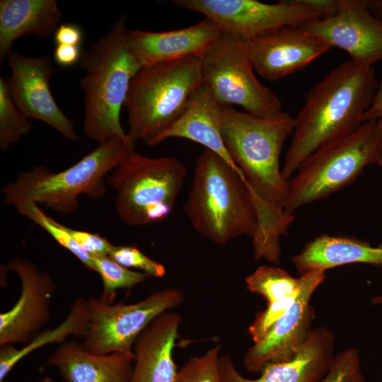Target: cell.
Instances as JSON below:
<instances>
[{
	"label": "cell",
	"mask_w": 382,
	"mask_h": 382,
	"mask_svg": "<svg viewBox=\"0 0 382 382\" xmlns=\"http://www.w3.org/2000/svg\"><path fill=\"white\" fill-rule=\"evenodd\" d=\"M8 63L11 74L6 83L23 115L47 124L69 141H77L74 122L59 108L50 90V81L55 71L50 57H30L12 52Z\"/></svg>",
	"instance_id": "4fadbf2b"
},
{
	"label": "cell",
	"mask_w": 382,
	"mask_h": 382,
	"mask_svg": "<svg viewBox=\"0 0 382 382\" xmlns=\"http://www.w3.org/2000/svg\"><path fill=\"white\" fill-rule=\"evenodd\" d=\"M181 317L165 312L156 317L136 340L129 382H174L177 366L173 348Z\"/></svg>",
	"instance_id": "d6986e66"
},
{
	"label": "cell",
	"mask_w": 382,
	"mask_h": 382,
	"mask_svg": "<svg viewBox=\"0 0 382 382\" xmlns=\"http://www.w3.org/2000/svg\"><path fill=\"white\" fill-rule=\"evenodd\" d=\"M371 164L382 166V130L366 121L355 132L313 152L288 180L286 214L351 184Z\"/></svg>",
	"instance_id": "52a82bcc"
},
{
	"label": "cell",
	"mask_w": 382,
	"mask_h": 382,
	"mask_svg": "<svg viewBox=\"0 0 382 382\" xmlns=\"http://www.w3.org/2000/svg\"><path fill=\"white\" fill-rule=\"evenodd\" d=\"M246 41L221 31L199 55L202 83L223 107L237 105L263 119L282 118L287 113L277 95L256 77Z\"/></svg>",
	"instance_id": "9c48e42d"
},
{
	"label": "cell",
	"mask_w": 382,
	"mask_h": 382,
	"mask_svg": "<svg viewBox=\"0 0 382 382\" xmlns=\"http://www.w3.org/2000/svg\"><path fill=\"white\" fill-rule=\"evenodd\" d=\"M245 282L248 291L262 296L267 303H271L299 291L303 276L296 278L282 268L261 265L247 276Z\"/></svg>",
	"instance_id": "d4e9b609"
},
{
	"label": "cell",
	"mask_w": 382,
	"mask_h": 382,
	"mask_svg": "<svg viewBox=\"0 0 382 382\" xmlns=\"http://www.w3.org/2000/svg\"><path fill=\"white\" fill-rule=\"evenodd\" d=\"M295 127V117L267 120L232 108L223 107L221 132L225 146L241 170L250 192L257 216L252 238L256 260H280L279 238L294 221L284 212L288 181L280 166V154Z\"/></svg>",
	"instance_id": "6da1fadb"
},
{
	"label": "cell",
	"mask_w": 382,
	"mask_h": 382,
	"mask_svg": "<svg viewBox=\"0 0 382 382\" xmlns=\"http://www.w3.org/2000/svg\"><path fill=\"white\" fill-rule=\"evenodd\" d=\"M301 27L331 48L345 51L355 63L373 66L382 61V21L371 13L367 0H337L332 16Z\"/></svg>",
	"instance_id": "7c38bea8"
},
{
	"label": "cell",
	"mask_w": 382,
	"mask_h": 382,
	"mask_svg": "<svg viewBox=\"0 0 382 382\" xmlns=\"http://www.w3.org/2000/svg\"><path fill=\"white\" fill-rule=\"evenodd\" d=\"M300 290L301 289L279 300L267 303L266 308L256 315L248 328L249 335L254 343L262 340L274 325L287 312L296 301Z\"/></svg>",
	"instance_id": "1f68e13d"
},
{
	"label": "cell",
	"mask_w": 382,
	"mask_h": 382,
	"mask_svg": "<svg viewBox=\"0 0 382 382\" xmlns=\"http://www.w3.org/2000/svg\"><path fill=\"white\" fill-rule=\"evenodd\" d=\"M221 348L217 345L202 355L189 359L178 370L174 382H224L220 369Z\"/></svg>",
	"instance_id": "f1b7e54d"
},
{
	"label": "cell",
	"mask_w": 382,
	"mask_h": 382,
	"mask_svg": "<svg viewBox=\"0 0 382 382\" xmlns=\"http://www.w3.org/2000/svg\"><path fill=\"white\" fill-rule=\"evenodd\" d=\"M62 15L55 0H1L0 64L21 37L44 38L54 35Z\"/></svg>",
	"instance_id": "7402d4cb"
},
{
	"label": "cell",
	"mask_w": 382,
	"mask_h": 382,
	"mask_svg": "<svg viewBox=\"0 0 382 382\" xmlns=\"http://www.w3.org/2000/svg\"><path fill=\"white\" fill-rule=\"evenodd\" d=\"M184 209L195 231L216 244L243 235L252 239L257 231L255 207L243 177L206 149L197 158Z\"/></svg>",
	"instance_id": "277c9868"
},
{
	"label": "cell",
	"mask_w": 382,
	"mask_h": 382,
	"mask_svg": "<svg viewBox=\"0 0 382 382\" xmlns=\"http://www.w3.org/2000/svg\"><path fill=\"white\" fill-rule=\"evenodd\" d=\"M134 352L96 354L73 340L60 345L46 364L54 367L65 382H129Z\"/></svg>",
	"instance_id": "ffe728a7"
},
{
	"label": "cell",
	"mask_w": 382,
	"mask_h": 382,
	"mask_svg": "<svg viewBox=\"0 0 382 382\" xmlns=\"http://www.w3.org/2000/svg\"><path fill=\"white\" fill-rule=\"evenodd\" d=\"M8 267L16 273L21 286L16 303L0 314V346L25 345L40 332L50 318L57 285L48 274L25 258H13Z\"/></svg>",
	"instance_id": "9a60e30c"
},
{
	"label": "cell",
	"mask_w": 382,
	"mask_h": 382,
	"mask_svg": "<svg viewBox=\"0 0 382 382\" xmlns=\"http://www.w3.org/2000/svg\"><path fill=\"white\" fill-rule=\"evenodd\" d=\"M108 256L122 267L141 270L148 277L161 278L166 273L163 265L146 255L135 245H113Z\"/></svg>",
	"instance_id": "4dcf8cb0"
},
{
	"label": "cell",
	"mask_w": 382,
	"mask_h": 382,
	"mask_svg": "<svg viewBox=\"0 0 382 382\" xmlns=\"http://www.w3.org/2000/svg\"><path fill=\"white\" fill-rule=\"evenodd\" d=\"M292 262L300 275L355 263L382 267V243L373 246L352 237L323 234L309 241Z\"/></svg>",
	"instance_id": "603a6c76"
},
{
	"label": "cell",
	"mask_w": 382,
	"mask_h": 382,
	"mask_svg": "<svg viewBox=\"0 0 382 382\" xmlns=\"http://www.w3.org/2000/svg\"><path fill=\"white\" fill-rule=\"evenodd\" d=\"M64 228L77 244L91 257L109 255L113 245L105 237L66 226Z\"/></svg>",
	"instance_id": "d6a6232c"
},
{
	"label": "cell",
	"mask_w": 382,
	"mask_h": 382,
	"mask_svg": "<svg viewBox=\"0 0 382 382\" xmlns=\"http://www.w3.org/2000/svg\"><path fill=\"white\" fill-rule=\"evenodd\" d=\"M18 212L47 232L60 245L71 253L88 270L94 271L92 257L83 250L61 224L47 216L33 202H25L15 206Z\"/></svg>",
	"instance_id": "83f0119b"
},
{
	"label": "cell",
	"mask_w": 382,
	"mask_h": 382,
	"mask_svg": "<svg viewBox=\"0 0 382 382\" xmlns=\"http://www.w3.org/2000/svg\"><path fill=\"white\" fill-rule=\"evenodd\" d=\"M377 122H378V124L380 128H381V130H382V119L378 120L377 121Z\"/></svg>",
	"instance_id": "ab89813d"
},
{
	"label": "cell",
	"mask_w": 382,
	"mask_h": 382,
	"mask_svg": "<svg viewBox=\"0 0 382 382\" xmlns=\"http://www.w3.org/2000/svg\"><path fill=\"white\" fill-rule=\"evenodd\" d=\"M127 19L126 15L118 18L80 61L85 98L83 129L98 144L114 138L128 139L121 125L120 111L130 83L141 66L127 42Z\"/></svg>",
	"instance_id": "3957f363"
},
{
	"label": "cell",
	"mask_w": 382,
	"mask_h": 382,
	"mask_svg": "<svg viewBox=\"0 0 382 382\" xmlns=\"http://www.w3.org/2000/svg\"><path fill=\"white\" fill-rule=\"evenodd\" d=\"M134 149L135 145L128 139L114 138L98 144L62 171L55 173L45 166H35L3 187L4 202L14 207L33 202L62 214L72 213L79 207L81 195L95 199L104 196L105 176L125 163Z\"/></svg>",
	"instance_id": "5b68a950"
},
{
	"label": "cell",
	"mask_w": 382,
	"mask_h": 382,
	"mask_svg": "<svg viewBox=\"0 0 382 382\" xmlns=\"http://www.w3.org/2000/svg\"><path fill=\"white\" fill-rule=\"evenodd\" d=\"M254 71L275 81L306 67L332 48L301 26L272 30L246 41Z\"/></svg>",
	"instance_id": "2e32d148"
},
{
	"label": "cell",
	"mask_w": 382,
	"mask_h": 382,
	"mask_svg": "<svg viewBox=\"0 0 382 382\" xmlns=\"http://www.w3.org/2000/svg\"><path fill=\"white\" fill-rule=\"evenodd\" d=\"M32 125L19 110L10 93L6 80L0 77V148L6 151L27 134Z\"/></svg>",
	"instance_id": "4316f807"
},
{
	"label": "cell",
	"mask_w": 382,
	"mask_h": 382,
	"mask_svg": "<svg viewBox=\"0 0 382 382\" xmlns=\"http://www.w3.org/2000/svg\"><path fill=\"white\" fill-rule=\"evenodd\" d=\"M371 303L373 305L382 304V294L377 296L371 299Z\"/></svg>",
	"instance_id": "74e56055"
},
{
	"label": "cell",
	"mask_w": 382,
	"mask_h": 382,
	"mask_svg": "<svg viewBox=\"0 0 382 382\" xmlns=\"http://www.w3.org/2000/svg\"><path fill=\"white\" fill-rule=\"evenodd\" d=\"M40 382H53L52 380L49 377H45L42 378Z\"/></svg>",
	"instance_id": "f35d334b"
},
{
	"label": "cell",
	"mask_w": 382,
	"mask_h": 382,
	"mask_svg": "<svg viewBox=\"0 0 382 382\" xmlns=\"http://www.w3.org/2000/svg\"><path fill=\"white\" fill-rule=\"evenodd\" d=\"M181 8L197 12L222 32L248 40L282 27H299L323 18L310 0L269 4L256 0H175Z\"/></svg>",
	"instance_id": "8fae6325"
},
{
	"label": "cell",
	"mask_w": 382,
	"mask_h": 382,
	"mask_svg": "<svg viewBox=\"0 0 382 382\" xmlns=\"http://www.w3.org/2000/svg\"><path fill=\"white\" fill-rule=\"evenodd\" d=\"M90 319L88 300L79 298L71 305L65 320L54 329L40 332L30 342L19 349L10 344L0 346V382H4L15 366L34 350L47 344H62L70 335L83 338L88 330Z\"/></svg>",
	"instance_id": "cb8c5ba5"
},
{
	"label": "cell",
	"mask_w": 382,
	"mask_h": 382,
	"mask_svg": "<svg viewBox=\"0 0 382 382\" xmlns=\"http://www.w3.org/2000/svg\"><path fill=\"white\" fill-rule=\"evenodd\" d=\"M380 119H382V79L378 84L369 108L363 116V122L378 121Z\"/></svg>",
	"instance_id": "d590c367"
},
{
	"label": "cell",
	"mask_w": 382,
	"mask_h": 382,
	"mask_svg": "<svg viewBox=\"0 0 382 382\" xmlns=\"http://www.w3.org/2000/svg\"><path fill=\"white\" fill-rule=\"evenodd\" d=\"M83 31L81 26L74 23L60 24L54 34L57 45H80L83 42Z\"/></svg>",
	"instance_id": "836d02e7"
},
{
	"label": "cell",
	"mask_w": 382,
	"mask_h": 382,
	"mask_svg": "<svg viewBox=\"0 0 382 382\" xmlns=\"http://www.w3.org/2000/svg\"><path fill=\"white\" fill-rule=\"evenodd\" d=\"M301 276L303 284L291 307L262 340L246 352L243 365L248 371L260 373L270 364L290 360L308 337L314 318L311 299L326 275L325 272H314Z\"/></svg>",
	"instance_id": "5bb4252c"
},
{
	"label": "cell",
	"mask_w": 382,
	"mask_h": 382,
	"mask_svg": "<svg viewBox=\"0 0 382 382\" xmlns=\"http://www.w3.org/2000/svg\"><path fill=\"white\" fill-rule=\"evenodd\" d=\"M378 84L373 66L348 60L312 87L295 117L282 167L284 180H290L316 149L360 127Z\"/></svg>",
	"instance_id": "7a4b0ae2"
},
{
	"label": "cell",
	"mask_w": 382,
	"mask_h": 382,
	"mask_svg": "<svg viewBox=\"0 0 382 382\" xmlns=\"http://www.w3.org/2000/svg\"><path fill=\"white\" fill-rule=\"evenodd\" d=\"M80 45H58L54 51L55 62L62 67H71L81 61L82 57Z\"/></svg>",
	"instance_id": "e575fe53"
},
{
	"label": "cell",
	"mask_w": 382,
	"mask_h": 382,
	"mask_svg": "<svg viewBox=\"0 0 382 382\" xmlns=\"http://www.w3.org/2000/svg\"><path fill=\"white\" fill-rule=\"evenodd\" d=\"M319 382H365L358 350L350 348L335 354Z\"/></svg>",
	"instance_id": "f546056e"
},
{
	"label": "cell",
	"mask_w": 382,
	"mask_h": 382,
	"mask_svg": "<svg viewBox=\"0 0 382 382\" xmlns=\"http://www.w3.org/2000/svg\"><path fill=\"white\" fill-rule=\"evenodd\" d=\"M335 336L325 327L312 329L308 337L289 361L272 363L255 379L243 376L230 356L220 357L224 382H319L335 357Z\"/></svg>",
	"instance_id": "e0dca14e"
},
{
	"label": "cell",
	"mask_w": 382,
	"mask_h": 382,
	"mask_svg": "<svg viewBox=\"0 0 382 382\" xmlns=\"http://www.w3.org/2000/svg\"><path fill=\"white\" fill-rule=\"evenodd\" d=\"M183 292L175 287L156 291L133 303H107L88 299L91 319L83 347L96 354L133 351L139 335L158 316L181 304Z\"/></svg>",
	"instance_id": "30bf717a"
},
{
	"label": "cell",
	"mask_w": 382,
	"mask_h": 382,
	"mask_svg": "<svg viewBox=\"0 0 382 382\" xmlns=\"http://www.w3.org/2000/svg\"><path fill=\"white\" fill-rule=\"evenodd\" d=\"M221 30L204 18L185 28L151 32L127 30V45L141 67L199 56L219 37Z\"/></svg>",
	"instance_id": "ac0fdd59"
},
{
	"label": "cell",
	"mask_w": 382,
	"mask_h": 382,
	"mask_svg": "<svg viewBox=\"0 0 382 382\" xmlns=\"http://www.w3.org/2000/svg\"><path fill=\"white\" fill-rule=\"evenodd\" d=\"M202 84L199 56L141 67L132 79L124 106L127 137L157 145L158 138L181 116L193 92Z\"/></svg>",
	"instance_id": "8992f818"
},
{
	"label": "cell",
	"mask_w": 382,
	"mask_h": 382,
	"mask_svg": "<svg viewBox=\"0 0 382 382\" xmlns=\"http://www.w3.org/2000/svg\"><path fill=\"white\" fill-rule=\"evenodd\" d=\"M92 259L94 271L99 274L103 282V291L98 299L107 303H112L117 290L131 289L149 277L142 272L122 267L109 256H93Z\"/></svg>",
	"instance_id": "484cf974"
},
{
	"label": "cell",
	"mask_w": 382,
	"mask_h": 382,
	"mask_svg": "<svg viewBox=\"0 0 382 382\" xmlns=\"http://www.w3.org/2000/svg\"><path fill=\"white\" fill-rule=\"evenodd\" d=\"M187 169L175 158H153L134 151L109 179L115 191V207L129 226L166 219L172 212Z\"/></svg>",
	"instance_id": "ba28073f"
},
{
	"label": "cell",
	"mask_w": 382,
	"mask_h": 382,
	"mask_svg": "<svg viewBox=\"0 0 382 382\" xmlns=\"http://www.w3.org/2000/svg\"><path fill=\"white\" fill-rule=\"evenodd\" d=\"M222 108L202 84L192 94L181 116L158 138L157 145L170 138H183L197 142L221 157L243 177L221 136Z\"/></svg>",
	"instance_id": "44dd1931"
},
{
	"label": "cell",
	"mask_w": 382,
	"mask_h": 382,
	"mask_svg": "<svg viewBox=\"0 0 382 382\" xmlns=\"http://www.w3.org/2000/svg\"><path fill=\"white\" fill-rule=\"evenodd\" d=\"M367 3L371 13L382 21V0H367Z\"/></svg>",
	"instance_id": "8d00e7d4"
}]
</instances>
